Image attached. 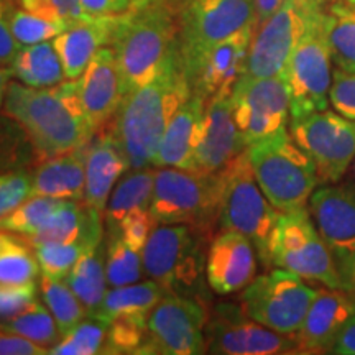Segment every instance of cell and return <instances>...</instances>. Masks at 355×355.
Here are the masks:
<instances>
[{
    "label": "cell",
    "mask_w": 355,
    "mask_h": 355,
    "mask_svg": "<svg viewBox=\"0 0 355 355\" xmlns=\"http://www.w3.org/2000/svg\"><path fill=\"white\" fill-rule=\"evenodd\" d=\"M189 96L178 46L157 78L123 97L110 125L130 170L152 165L163 133Z\"/></svg>",
    "instance_id": "obj_1"
},
{
    "label": "cell",
    "mask_w": 355,
    "mask_h": 355,
    "mask_svg": "<svg viewBox=\"0 0 355 355\" xmlns=\"http://www.w3.org/2000/svg\"><path fill=\"white\" fill-rule=\"evenodd\" d=\"M2 114L24 128L40 162L83 148L94 135L79 99L78 79L42 89L10 81Z\"/></svg>",
    "instance_id": "obj_2"
},
{
    "label": "cell",
    "mask_w": 355,
    "mask_h": 355,
    "mask_svg": "<svg viewBox=\"0 0 355 355\" xmlns=\"http://www.w3.org/2000/svg\"><path fill=\"white\" fill-rule=\"evenodd\" d=\"M110 48L117 61L122 97L157 78L178 48V19L166 0H146L115 17Z\"/></svg>",
    "instance_id": "obj_3"
},
{
    "label": "cell",
    "mask_w": 355,
    "mask_h": 355,
    "mask_svg": "<svg viewBox=\"0 0 355 355\" xmlns=\"http://www.w3.org/2000/svg\"><path fill=\"white\" fill-rule=\"evenodd\" d=\"M255 180L279 212L306 207L319 183L316 166L285 130L247 146Z\"/></svg>",
    "instance_id": "obj_4"
},
{
    "label": "cell",
    "mask_w": 355,
    "mask_h": 355,
    "mask_svg": "<svg viewBox=\"0 0 355 355\" xmlns=\"http://www.w3.org/2000/svg\"><path fill=\"white\" fill-rule=\"evenodd\" d=\"M220 194L222 171L198 175L178 168H159L155 175L150 212L157 225L186 224L207 241L219 227Z\"/></svg>",
    "instance_id": "obj_5"
},
{
    "label": "cell",
    "mask_w": 355,
    "mask_h": 355,
    "mask_svg": "<svg viewBox=\"0 0 355 355\" xmlns=\"http://www.w3.org/2000/svg\"><path fill=\"white\" fill-rule=\"evenodd\" d=\"M278 217L279 211L257 183L245 150L222 170L219 227L245 235L254 243L261 263L270 266V241Z\"/></svg>",
    "instance_id": "obj_6"
},
{
    "label": "cell",
    "mask_w": 355,
    "mask_h": 355,
    "mask_svg": "<svg viewBox=\"0 0 355 355\" xmlns=\"http://www.w3.org/2000/svg\"><path fill=\"white\" fill-rule=\"evenodd\" d=\"M204 242L206 239L186 224L158 225L141 250L145 277L171 295L201 300L198 293L206 275Z\"/></svg>",
    "instance_id": "obj_7"
},
{
    "label": "cell",
    "mask_w": 355,
    "mask_h": 355,
    "mask_svg": "<svg viewBox=\"0 0 355 355\" xmlns=\"http://www.w3.org/2000/svg\"><path fill=\"white\" fill-rule=\"evenodd\" d=\"M296 273L306 282L344 290L329 248L309 214L308 207L279 212L270 241V266Z\"/></svg>",
    "instance_id": "obj_8"
},
{
    "label": "cell",
    "mask_w": 355,
    "mask_h": 355,
    "mask_svg": "<svg viewBox=\"0 0 355 355\" xmlns=\"http://www.w3.org/2000/svg\"><path fill=\"white\" fill-rule=\"evenodd\" d=\"M324 12H311L283 74L290 86L291 119L329 107L332 86L331 50L324 30Z\"/></svg>",
    "instance_id": "obj_9"
},
{
    "label": "cell",
    "mask_w": 355,
    "mask_h": 355,
    "mask_svg": "<svg viewBox=\"0 0 355 355\" xmlns=\"http://www.w3.org/2000/svg\"><path fill=\"white\" fill-rule=\"evenodd\" d=\"M166 3L176 13L183 66L216 43L257 24L254 0H166Z\"/></svg>",
    "instance_id": "obj_10"
},
{
    "label": "cell",
    "mask_w": 355,
    "mask_h": 355,
    "mask_svg": "<svg viewBox=\"0 0 355 355\" xmlns=\"http://www.w3.org/2000/svg\"><path fill=\"white\" fill-rule=\"evenodd\" d=\"M316 293L296 273L278 268L252 279L241 293V304L254 321L279 334L295 336Z\"/></svg>",
    "instance_id": "obj_11"
},
{
    "label": "cell",
    "mask_w": 355,
    "mask_h": 355,
    "mask_svg": "<svg viewBox=\"0 0 355 355\" xmlns=\"http://www.w3.org/2000/svg\"><path fill=\"white\" fill-rule=\"evenodd\" d=\"M207 316L209 314L201 300L166 293L150 313L140 354H204Z\"/></svg>",
    "instance_id": "obj_12"
},
{
    "label": "cell",
    "mask_w": 355,
    "mask_h": 355,
    "mask_svg": "<svg viewBox=\"0 0 355 355\" xmlns=\"http://www.w3.org/2000/svg\"><path fill=\"white\" fill-rule=\"evenodd\" d=\"M293 140L313 159L319 183H337L355 158V119L321 110L291 119Z\"/></svg>",
    "instance_id": "obj_13"
},
{
    "label": "cell",
    "mask_w": 355,
    "mask_h": 355,
    "mask_svg": "<svg viewBox=\"0 0 355 355\" xmlns=\"http://www.w3.org/2000/svg\"><path fill=\"white\" fill-rule=\"evenodd\" d=\"M291 94L285 74L272 78L243 76L232 89L234 119L245 145L285 130Z\"/></svg>",
    "instance_id": "obj_14"
},
{
    "label": "cell",
    "mask_w": 355,
    "mask_h": 355,
    "mask_svg": "<svg viewBox=\"0 0 355 355\" xmlns=\"http://www.w3.org/2000/svg\"><path fill=\"white\" fill-rule=\"evenodd\" d=\"M206 352L220 355L301 354L295 336L279 334L247 316L242 304H217L207 316Z\"/></svg>",
    "instance_id": "obj_15"
},
{
    "label": "cell",
    "mask_w": 355,
    "mask_h": 355,
    "mask_svg": "<svg viewBox=\"0 0 355 355\" xmlns=\"http://www.w3.org/2000/svg\"><path fill=\"white\" fill-rule=\"evenodd\" d=\"M309 13L311 10L300 0H285L273 15L257 25L243 74L252 78L283 74L296 43L304 32Z\"/></svg>",
    "instance_id": "obj_16"
},
{
    "label": "cell",
    "mask_w": 355,
    "mask_h": 355,
    "mask_svg": "<svg viewBox=\"0 0 355 355\" xmlns=\"http://www.w3.org/2000/svg\"><path fill=\"white\" fill-rule=\"evenodd\" d=\"M309 214L336 261L344 290L355 260V186L332 184L314 189Z\"/></svg>",
    "instance_id": "obj_17"
},
{
    "label": "cell",
    "mask_w": 355,
    "mask_h": 355,
    "mask_svg": "<svg viewBox=\"0 0 355 355\" xmlns=\"http://www.w3.org/2000/svg\"><path fill=\"white\" fill-rule=\"evenodd\" d=\"M255 30L257 24L247 26L232 37L216 43L193 63L183 66L191 94L209 102L220 92L232 91L235 83L245 73L248 50Z\"/></svg>",
    "instance_id": "obj_18"
},
{
    "label": "cell",
    "mask_w": 355,
    "mask_h": 355,
    "mask_svg": "<svg viewBox=\"0 0 355 355\" xmlns=\"http://www.w3.org/2000/svg\"><path fill=\"white\" fill-rule=\"evenodd\" d=\"M245 150L247 145L234 119L232 91L220 92L206 104L201 137L189 171L216 175L225 170Z\"/></svg>",
    "instance_id": "obj_19"
},
{
    "label": "cell",
    "mask_w": 355,
    "mask_h": 355,
    "mask_svg": "<svg viewBox=\"0 0 355 355\" xmlns=\"http://www.w3.org/2000/svg\"><path fill=\"white\" fill-rule=\"evenodd\" d=\"M257 250L245 235L224 230L212 239L206 255V279L216 295L242 291L257 273Z\"/></svg>",
    "instance_id": "obj_20"
},
{
    "label": "cell",
    "mask_w": 355,
    "mask_h": 355,
    "mask_svg": "<svg viewBox=\"0 0 355 355\" xmlns=\"http://www.w3.org/2000/svg\"><path fill=\"white\" fill-rule=\"evenodd\" d=\"M78 91L92 133L112 123L123 99L112 48L104 46L96 53L83 76L78 78Z\"/></svg>",
    "instance_id": "obj_21"
},
{
    "label": "cell",
    "mask_w": 355,
    "mask_h": 355,
    "mask_svg": "<svg viewBox=\"0 0 355 355\" xmlns=\"http://www.w3.org/2000/svg\"><path fill=\"white\" fill-rule=\"evenodd\" d=\"M355 314V300L345 290H318L295 337L301 354L331 352L339 332Z\"/></svg>",
    "instance_id": "obj_22"
},
{
    "label": "cell",
    "mask_w": 355,
    "mask_h": 355,
    "mask_svg": "<svg viewBox=\"0 0 355 355\" xmlns=\"http://www.w3.org/2000/svg\"><path fill=\"white\" fill-rule=\"evenodd\" d=\"M125 171H130V168L109 123L96 132L86 146L84 202L104 212L114 186Z\"/></svg>",
    "instance_id": "obj_23"
},
{
    "label": "cell",
    "mask_w": 355,
    "mask_h": 355,
    "mask_svg": "<svg viewBox=\"0 0 355 355\" xmlns=\"http://www.w3.org/2000/svg\"><path fill=\"white\" fill-rule=\"evenodd\" d=\"M115 17H91L71 24L64 32L53 38L64 68L66 81L83 76L96 53L110 46Z\"/></svg>",
    "instance_id": "obj_24"
},
{
    "label": "cell",
    "mask_w": 355,
    "mask_h": 355,
    "mask_svg": "<svg viewBox=\"0 0 355 355\" xmlns=\"http://www.w3.org/2000/svg\"><path fill=\"white\" fill-rule=\"evenodd\" d=\"M206 104L207 102L202 97L191 94L189 99L181 105L163 133V139L153 158V166L189 171L201 137Z\"/></svg>",
    "instance_id": "obj_25"
},
{
    "label": "cell",
    "mask_w": 355,
    "mask_h": 355,
    "mask_svg": "<svg viewBox=\"0 0 355 355\" xmlns=\"http://www.w3.org/2000/svg\"><path fill=\"white\" fill-rule=\"evenodd\" d=\"M86 146L43 159L35 165L32 168V196L84 201Z\"/></svg>",
    "instance_id": "obj_26"
},
{
    "label": "cell",
    "mask_w": 355,
    "mask_h": 355,
    "mask_svg": "<svg viewBox=\"0 0 355 355\" xmlns=\"http://www.w3.org/2000/svg\"><path fill=\"white\" fill-rule=\"evenodd\" d=\"M86 235H104L102 212L84 201L63 199L38 232L25 239L35 247L43 243L74 242Z\"/></svg>",
    "instance_id": "obj_27"
},
{
    "label": "cell",
    "mask_w": 355,
    "mask_h": 355,
    "mask_svg": "<svg viewBox=\"0 0 355 355\" xmlns=\"http://www.w3.org/2000/svg\"><path fill=\"white\" fill-rule=\"evenodd\" d=\"M166 291L153 279H145L141 283H132L125 286H112L107 290L105 298L92 316L104 322L115 319H130V321H148L150 313Z\"/></svg>",
    "instance_id": "obj_28"
},
{
    "label": "cell",
    "mask_w": 355,
    "mask_h": 355,
    "mask_svg": "<svg viewBox=\"0 0 355 355\" xmlns=\"http://www.w3.org/2000/svg\"><path fill=\"white\" fill-rule=\"evenodd\" d=\"M10 69L17 81L30 87H53L66 81L61 58L50 40L21 46Z\"/></svg>",
    "instance_id": "obj_29"
},
{
    "label": "cell",
    "mask_w": 355,
    "mask_h": 355,
    "mask_svg": "<svg viewBox=\"0 0 355 355\" xmlns=\"http://www.w3.org/2000/svg\"><path fill=\"white\" fill-rule=\"evenodd\" d=\"M324 30L332 63L337 69L355 74V3L331 0L324 12Z\"/></svg>",
    "instance_id": "obj_30"
},
{
    "label": "cell",
    "mask_w": 355,
    "mask_h": 355,
    "mask_svg": "<svg viewBox=\"0 0 355 355\" xmlns=\"http://www.w3.org/2000/svg\"><path fill=\"white\" fill-rule=\"evenodd\" d=\"M155 175L152 168L130 170L122 178L110 194L105 206V230H112L121 224V220L132 211L150 209V201L153 196Z\"/></svg>",
    "instance_id": "obj_31"
},
{
    "label": "cell",
    "mask_w": 355,
    "mask_h": 355,
    "mask_svg": "<svg viewBox=\"0 0 355 355\" xmlns=\"http://www.w3.org/2000/svg\"><path fill=\"white\" fill-rule=\"evenodd\" d=\"M66 282L81 300L87 316H92L107 293V273H105V242L86 252L74 268L71 270Z\"/></svg>",
    "instance_id": "obj_32"
},
{
    "label": "cell",
    "mask_w": 355,
    "mask_h": 355,
    "mask_svg": "<svg viewBox=\"0 0 355 355\" xmlns=\"http://www.w3.org/2000/svg\"><path fill=\"white\" fill-rule=\"evenodd\" d=\"M42 273L32 243L19 234L0 230V286L37 283Z\"/></svg>",
    "instance_id": "obj_33"
},
{
    "label": "cell",
    "mask_w": 355,
    "mask_h": 355,
    "mask_svg": "<svg viewBox=\"0 0 355 355\" xmlns=\"http://www.w3.org/2000/svg\"><path fill=\"white\" fill-rule=\"evenodd\" d=\"M40 295H42L43 303L46 304V308L50 309L53 318H55L61 336L68 334L76 324L86 318V308H84L81 300L74 295V291L71 290L68 282H64V279L42 275Z\"/></svg>",
    "instance_id": "obj_34"
},
{
    "label": "cell",
    "mask_w": 355,
    "mask_h": 355,
    "mask_svg": "<svg viewBox=\"0 0 355 355\" xmlns=\"http://www.w3.org/2000/svg\"><path fill=\"white\" fill-rule=\"evenodd\" d=\"M104 235H86V237L78 239L68 243H43V245H35V254H37L42 275H48L51 278L66 279L74 265L79 259L102 243Z\"/></svg>",
    "instance_id": "obj_35"
},
{
    "label": "cell",
    "mask_w": 355,
    "mask_h": 355,
    "mask_svg": "<svg viewBox=\"0 0 355 355\" xmlns=\"http://www.w3.org/2000/svg\"><path fill=\"white\" fill-rule=\"evenodd\" d=\"M40 159L24 128L0 112V173L32 170Z\"/></svg>",
    "instance_id": "obj_36"
},
{
    "label": "cell",
    "mask_w": 355,
    "mask_h": 355,
    "mask_svg": "<svg viewBox=\"0 0 355 355\" xmlns=\"http://www.w3.org/2000/svg\"><path fill=\"white\" fill-rule=\"evenodd\" d=\"M105 273L110 286H125L144 278L141 252L132 248L119 235L105 234Z\"/></svg>",
    "instance_id": "obj_37"
},
{
    "label": "cell",
    "mask_w": 355,
    "mask_h": 355,
    "mask_svg": "<svg viewBox=\"0 0 355 355\" xmlns=\"http://www.w3.org/2000/svg\"><path fill=\"white\" fill-rule=\"evenodd\" d=\"M0 329L26 337L32 343L48 349V354L53 345H56L61 339L60 327H58L55 318L50 309L44 308L40 301L17 318H13L12 321L2 324Z\"/></svg>",
    "instance_id": "obj_38"
},
{
    "label": "cell",
    "mask_w": 355,
    "mask_h": 355,
    "mask_svg": "<svg viewBox=\"0 0 355 355\" xmlns=\"http://www.w3.org/2000/svg\"><path fill=\"white\" fill-rule=\"evenodd\" d=\"M8 21L13 37L20 46L48 42L68 28V21L53 20L40 13L20 7L15 0H8Z\"/></svg>",
    "instance_id": "obj_39"
},
{
    "label": "cell",
    "mask_w": 355,
    "mask_h": 355,
    "mask_svg": "<svg viewBox=\"0 0 355 355\" xmlns=\"http://www.w3.org/2000/svg\"><path fill=\"white\" fill-rule=\"evenodd\" d=\"M105 339H107V322L99 318L87 316L71 329L68 334L61 336L60 343L53 345V355H94L104 354Z\"/></svg>",
    "instance_id": "obj_40"
},
{
    "label": "cell",
    "mask_w": 355,
    "mask_h": 355,
    "mask_svg": "<svg viewBox=\"0 0 355 355\" xmlns=\"http://www.w3.org/2000/svg\"><path fill=\"white\" fill-rule=\"evenodd\" d=\"M63 199L32 196L21 202L19 207L0 217V230L19 234L21 237H30L37 234L40 227L48 220L53 211L60 206Z\"/></svg>",
    "instance_id": "obj_41"
},
{
    "label": "cell",
    "mask_w": 355,
    "mask_h": 355,
    "mask_svg": "<svg viewBox=\"0 0 355 355\" xmlns=\"http://www.w3.org/2000/svg\"><path fill=\"white\" fill-rule=\"evenodd\" d=\"M146 322L130 321V319H115L107 322V339L104 354H140L145 343Z\"/></svg>",
    "instance_id": "obj_42"
},
{
    "label": "cell",
    "mask_w": 355,
    "mask_h": 355,
    "mask_svg": "<svg viewBox=\"0 0 355 355\" xmlns=\"http://www.w3.org/2000/svg\"><path fill=\"white\" fill-rule=\"evenodd\" d=\"M32 170L0 173V217L32 198Z\"/></svg>",
    "instance_id": "obj_43"
},
{
    "label": "cell",
    "mask_w": 355,
    "mask_h": 355,
    "mask_svg": "<svg viewBox=\"0 0 355 355\" xmlns=\"http://www.w3.org/2000/svg\"><path fill=\"white\" fill-rule=\"evenodd\" d=\"M155 225H157V222H155L150 209H137L123 217L117 227L112 230H105V234L119 235L132 248L141 252L146 241H148L150 234L153 232Z\"/></svg>",
    "instance_id": "obj_44"
},
{
    "label": "cell",
    "mask_w": 355,
    "mask_h": 355,
    "mask_svg": "<svg viewBox=\"0 0 355 355\" xmlns=\"http://www.w3.org/2000/svg\"><path fill=\"white\" fill-rule=\"evenodd\" d=\"M38 301L37 283L21 286H0V326L24 313Z\"/></svg>",
    "instance_id": "obj_45"
},
{
    "label": "cell",
    "mask_w": 355,
    "mask_h": 355,
    "mask_svg": "<svg viewBox=\"0 0 355 355\" xmlns=\"http://www.w3.org/2000/svg\"><path fill=\"white\" fill-rule=\"evenodd\" d=\"M329 101L336 112L355 119V74L340 69L332 71Z\"/></svg>",
    "instance_id": "obj_46"
},
{
    "label": "cell",
    "mask_w": 355,
    "mask_h": 355,
    "mask_svg": "<svg viewBox=\"0 0 355 355\" xmlns=\"http://www.w3.org/2000/svg\"><path fill=\"white\" fill-rule=\"evenodd\" d=\"M145 2L146 0H79L83 12L91 17H123Z\"/></svg>",
    "instance_id": "obj_47"
},
{
    "label": "cell",
    "mask_w": 355,
    "mask_h": 355,
    "mask_svg": "<svg viewBox=\"0 0 355 355\" xmlns=\"http://www.w3.org/2000/svg\"><path fill=\"white\" fill-rule=\"evenodd\" d=\"M20 48L8 21V0H0V66H10Z\"/></svg>",
    "instance_id": "obj_48"
},
{
    "label": "cell",
    "mask_w": 355,
    "mask_h": 355,
    "mask_svg": "<svg viewBox=\"0 0 355 355\" xmlns=\"http://www.w3.org/2000/svg\"><path fill=\"white\" fill-rule=\"evenodd\" d=\"M48 349L32 343L24 336L0 329V355H44Z\"/></svg>",
    "instance_id": "obj_49"
},
{
    "label": "cell",
    "mask_w": 355,
    "mask_h": 355,
    "mask_svg": "<svg viewBox=\"0 0 355 355\" xmlns=\"http://www.w3.org/2000/svg\"><path fill=\"white\" fill-rule=\"evenodd\" d=\"M331 354L337 355H355V314L349 319L344 329L339 332Z\"/></svg>",
    "instance_id": "obj_50"
},
{
    "label": "cell",
    "mask_w": 355,
    "mask_h": 355,
    "mask_svg": "<svg viewBox=\"0 0 355 355\" xmlns=\"http://www.w3.org/2000/svg\"><path fill=\"white\" fill-rule=\"evenodd\" d=\"M53 2H55V6L58 7V10H60L61 15L69 21V25L86 17V13L83 12L79 0H53Z\"/></svg>",
    "instance_id": "obj_51"
},
{
    "label": "cell",
    "mask_w": 355,
    "mask_h": 355,
    "mask_svg": "<svg viewBox=\"0 0 355 355\" xmlns=\"http://www.w3.org/2000/svg\"><path fill=\"white\" fill-rule=\"evenodd\" d=\"M283 3H285V0H254L257 24H261V21H265L270 15H273Z\"/></svg>",
    "instance_id": "obj_52"
},
{
    "label": "cell",
    "mask_w": 355,
    "mask_h": 355,
    "mask_svg": "<svg viewBox=\"0 0 355 355\" xmlns=\"http://www.w3.org/2000/svg\"><path fill=\"white\" fill-rule=\"evenodd\" d=\"M12 78L13 76H12L10 66H0V112H2L3 99H6L8 83H10Z\"/></svg>",
    "instance_id": "obj_53"
},
{
    "label": "cell",
    "mask_w": 355,
    "mask_h": 355,
    "mask_svg": "<svg viewBox=\"0 0 355 355\" xmlns=\"http://www.w3.org/2000/svg\"><path fill=\"white\" fill-rule=\"evenodd\" d=\"M300 2L311 12H322L329 6L331 0H300Z\"/></svg>",
    "instance_id": "obj_54"
},
{
    "label": "cell",
    "mask_w": 355,
    "mask_h": 355,
    "mask_svg": "<svg viewBox=\"0 0 355 355\" xmlns=\"http://www.w3.org/2000/svg\"><path fill=\"white\" fill-rule=\"evenodd\" d=\"M345 291H347L349 295L355 300V260H354L352 266H350L349 277H347V279H345Z\"/></svg>",
    "instance_id": "obj_55"
},
{
    "label": "cell",
    "mask_w": 355,
    "mask_h": 355,
    "mask_svg": "<svg viewBox=\"0 0 355 355\" xmlns=\"http://www.w3.org/2000/svg\"><path fill=\"white\" fill-rule=\"evenodd\" d=\"M345 2H350V3H355V0H345Z\"/></svg>",
    "instance_id": "obj_56"
}]
</instances>
